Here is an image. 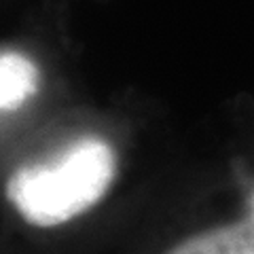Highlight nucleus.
I'll list each match as a JSON object with an SVG mask.
<instances>
[{"instance_id": "7ed1b4c3", "label": "nucleus", "mask_w": 254, "mask_h": 254, "mask_svg": "<svg viewBox=\"0 0 254 254\" xmlns=\"http://www.w3.org/2000/svg\"><path fill=\"white\" fill-rule=\"evenodd\" d=\"M38 89V70L28 58L4 51L0 58V106L15 110Z\"/></svg>"}, {"instance_id": "f03ea898", "label": "nucleus", "mask_w": 254, "mask_h": 254, "mask_svg": "<svg viewBox=\"0 0 254 254\" xmlns=\"http://www.w3.org/2000/svg\"><path fill=\"white\" fill-rule=\"evenodd\" d=\"M168 254H254V216L197 233Z\"/></svg>"}, {"instance_id": "f257e3e1", "label": "nucleus", "mask_w": 254, "mask_h": 254, "mask_svg": "<svg viewBox=\"0 0 254 254\" xmlns=\"http://www.w3.org/2000/svg\"><path fill=\"white\" fill-rule=\"evenodd\" d=\"M113 178V148L102 140H83L58 161L15 172L6 195L28 222L55 227L98 203Z\"/></svg>"}]
</instances>
